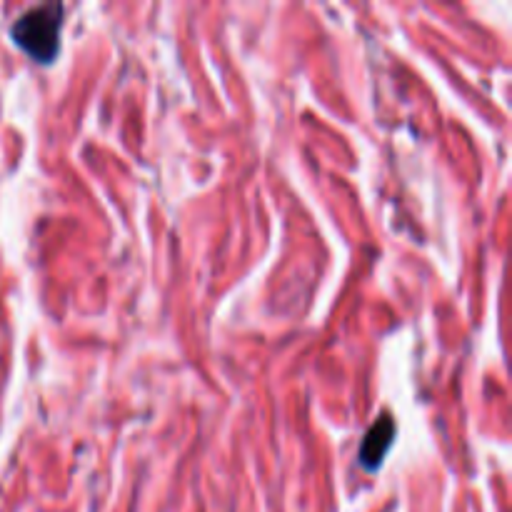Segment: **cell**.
<instances>
[{
  "instance_id": "cell-1",
  "label": "cell",
  "mask_w": 512,
  "mask_h": 512,
  "mask_svg": "<svg viewBox=\"0 0 512 512\" xmlns=\"http://www.w3.org/2000/svg\"><path fill=\"white\" fill-rule=\"evenodd\" d=\"M60 25H63V5L45 3L30 8L15 20L13 35L15 45L38 63H50L60 48Z\"/></svg>"
},
{
  "instance_id": "cell-2",
  "label": "cell",
  "mask_w": 512,
  "mask_h": 512,
  "mask_svg": "<svg viewBox=\"0 0 512 512\" xmlns=\"http://www.w3.org/2000/svg\"><path fill=\"white\" fill-rule=\"evenodd\" d=\"M393 435H395V423L390 418H380L373 428L368 430L365 435V443L360 448V463L365 465L368 470H375L380 463H383L385 453L393 445Z\"/></svg>"
}]
</instances>
